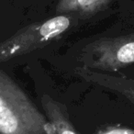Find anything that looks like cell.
I'll list each match as a JSON object with an SVG mask.
<instances>
[{
    "mask_svg": "<svg viewBox=\"0 0 134 134\" xmlns=\"http://www.w3.org/2000/svg\"><path fill=\"white\" fill-rule=\"evenodd\" d=\"M53 130L22 88L0 70V134H52Z\"/></svg>",
    "mask_w": 134,
    "mask_h": 134,
    "instance_id": "6da1fadb",
    "label": "cell"
},
{
    "mask_svg": "<svg viewBox=\"0 0 134 134\" xmlns=\"http://www.w3.org/2000/svg\"><path fill=\"white\" fill-rule=\"evenodd\" d=\"M73 24L72 16L57 15L20 29L0 42V63L46 46L68 31Z\"/></svg>",
    "mask_w": 134,
    "mask_h": 134,
    "instance_id": "7a4b0ae2",
    "label": "cell"
},
{
    "mask_svg": "<svg viewBox=\"0 0 134 134\" xmlns=\"http://www.w3.org/2000/svg\"><path fill=\"white\" fill-rule=\"evenodd\" d=\"M83 67L90 70L115 72L134 63V32L102 38L87 44L82 51Z\"/></svg>",
    "mask_w": 134,
    "mask_h": 134,
    "instance_id": "3957f363",
    "label": "cell"
},
{
    "mask_svg": "<svg viewBox=\"0 0 134 134\" xmlns=\"http://www.w3.org/2000/svg\"><path fill=\"white\" fill-rule=\"evenodd\" d=\"M76 74L88 83L103 86L112 91L118 92L129 100L134 103V81L127 78L111 76L104 74L97 73L93 70L85 67H79L76 69Z\"/></svg>",
    "mask_w": 134,
    "mask_h": 134,
    "instance_id": "277c9868",
    "label": "cell"
},
{
    "mask_svg": "<svg viewBox=\"0 0 134 134\" xmlns=\"http://www.w3.org/2000/svg\"><path fill=\"white\" fill-rule=\"evenodd\" d=\"M41 107L47 119L53 126L52 134H78L72 123L66 107L47 94L41 98Z\"/></svg>",
    "mask_w": 134,
    "mask_h": 134,
    "instance_id": "5b68a950",
    "label": "cell"
},
{
    "mask_svg": "<svg viewBox=\"0 0 134 134\" xmlns=\"http://www.w3.org/2000/svg\"><path fill=\"white\" fill-rule=\"evenodd\" d=\"M111 0H58L57 15H76L87 18L103 10Z\"/></svg>",
    "mask_w": 134,
    "mask_h": 134,
    "instance_id": "8992f818",
    "label": "cell"
},
{
    "mask_svg": "<svg viewBox=\"0 0 134 134\" xmlns=\"http://www.w3.org/2000/svg\"><path fill=\"white\" fill-rule=\"evenodd\" d=\"M97 134H134V130L127 128L111 126L99 130Z\"/></svg>",
    "mask_w": 134,
    "mask_h": 134,
    "instance_id": "52a82bcc",
    "label": "cell"
}]
</instances>
